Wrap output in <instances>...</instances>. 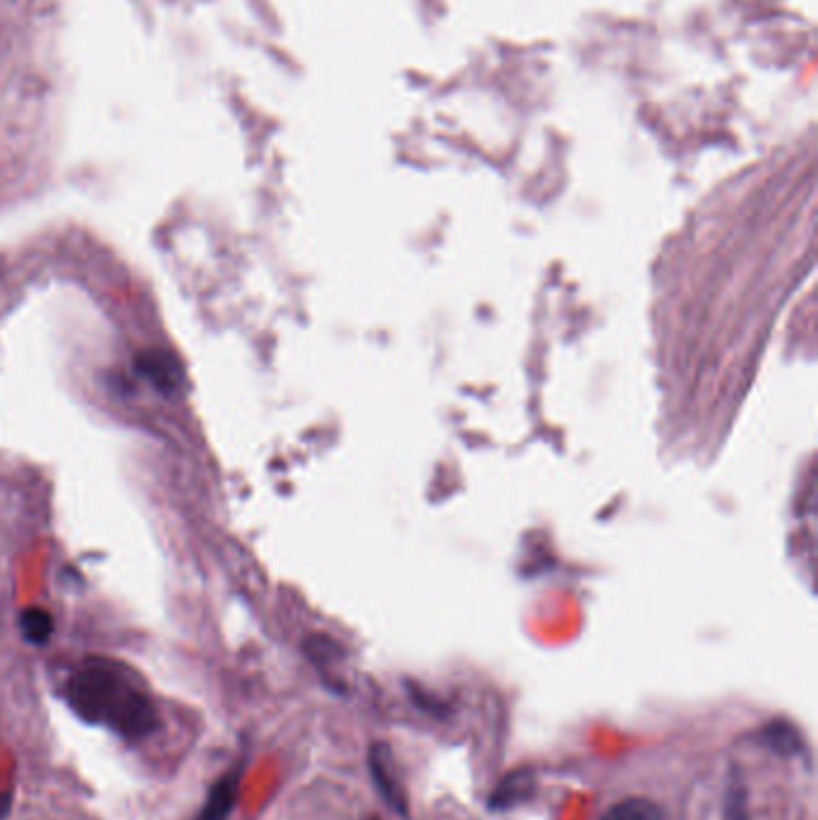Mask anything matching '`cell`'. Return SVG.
<instances>
[{
	"mask_svg": "<svg viewBox=\"0 0 818 820\" xmlns=\"http://www.w3.org/2000/svg\"><path fill=\"white\" fill-rule=\"evenodd\" d=\"M65 699L85 722L108 727L123 739H144L158 725L152 699L116 665L101 659L67 681Z\"/></svg>",
	"mask_w": 818,
	"mask_h": 820,
	"instance_id": "cell-1",
	"label": "cell"
},
{
	"mask_svg": "<svg viewBox=\"0 0 818 820\" xmlns=\"http://www.w3.org/2000/svg\"><path fill=\"white\" fill-rule=\"evenodd\" d=\"M135 368H138L146 382H152L166 396L180 392L186 380L183 364H180L176 353L170 350H144L135 358Z\"/></svg>",
	"mask_w": 818,
	"mask_h": 820,
	"instance_id": "cell-2",
	"label": "cell"
},
{
	"mask_svg": "<svg viewBox=\"0 0 818 820\" xmlns=\"http://www.w3.org/2000/svg\"><path fill=\"white\" fill-rule=\"evenodd\" d=\"M370 772L374 780V787L382 794V799L389 804L392 811H399L406 816V792L396 780V774L392 770V756L386 751L384 744H374L370 751Z\"/></svg>",
	"mask_w": 818,
	"mask_h": 820,
	"instance_id": "cell-3",
	"label": "cell"
},
{
	"mask_svg": "<svg viewBox=\"0 0 818 820\" xmlns=\"http://www.w3.org/2000/svg\"><path fill=\"white\" fill-rule=\"evenodd\" d=\"M533 790H536L533 772L528 768H519L514 772H509L507 778L497 784V790L490 794L487 806H490V811H507V808L528 802Z\"/></svg>",
	"mask_w": 818,
	"mask_h": 820,
	"instance_id": "cell-4",
	"label": "cell"
},
{
	"mask_svg": "<svg viewBox=\"0 0 818 820\" xmlns=\"http://www.w3.org/2000/svg\"><path fill=\"white\" fill-rule=\"evenodd\" d=\"M238 790H241V770L226 772L223 778L214 782L197 820H229L235 808Z\"/></svg>",
	"mask_w": 818,
	"mask_h": 820,
	"instance_id": "cell-5",
	"label": "cell"
},
{
	"mask_svg": "<svg viewBox=\"0 0 818 820\" xmlns=\"http://www.w3.org/2000/svg\"><path fill=\"white\" fill-rule=\"evenodd\" d=\"M761 744L776 751L780 756H802L804 754V736L797 727L790 720H770L764 729H761Z\"/></svg>",
	"mask_w": 818,
	"mask_h": 820,
	"instance_id": "cell-6",
	"label": "cell"
},
{
	"mask_svg": "<svg viewBox=\"0 0 818 820\" xmlns=\"http://www.w3.org/2000/svg\"><path fill=\"white\" fill-rule=\"evenodd\" d=\"M600 820H667L663 808L649 799H627L612 806Z\"/></svg>",
	"mask_w": 818,
	"mask_h": 820,
	"instance_id": "cell-7",
	"label": "cell"
},
{
	"mask_svg": "<svg viewBox=\"0 0 818 820\" xmlns=\"http://www.w3.org/2000/svg\"><path fill=\"white\" fill-rule=\"evenodd\" d=\"M20 626H22V633H25V638L31 645H43L53 633L51 614L41 607H29L22 612Z\"/></svg>",
	"mask_w": 818,
	"mask_h": 820,
	"instance_id": "cell-8",
	"label": "cell"
},
{
	"mask_svg": "<svg viewBox=\"0 0 818 820\" xmlns=\"http://www.w3.org/2000/svg\"><path fill=\"white\" fill-rule=\"evenodd\" d=\"M725 820H749V806H746V787L737 770H732L730 784H727L725 794Z\"/></svg>",
	"mask_w": 818,
	"mask_h": 820,
	"instance_id": "cell-9",
	"label": "cell"
}]
</instances>
